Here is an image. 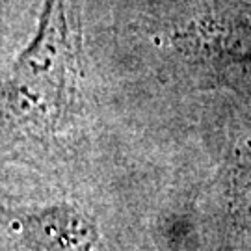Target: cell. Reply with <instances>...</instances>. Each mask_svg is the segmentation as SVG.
Masks as SVG:
<instances>
[{"label":"cell","instance_id":"6da1fadb","mask_svg":"<svg viewBox=\"0 0 251 251\" xmlns=\"http://www.w3.org/2000/svg\"><path fill=\"white\" fill-rule=\"evenodd\" d=\"M80 0H45L36 37L0 78L6 119L32 136H54L71 121L82 80Z\"/></svg>","mask_w":251,"mask_h":251},{"label":"cell","instance_id":"7a4b0ae2","mask_svg":"<svg viewBox=\"0 0 251 251\" xmlns=\"http://www.w3.org/2000/svg\"><path fill=\"white\" fill-rule=\"evenodd\" d=\"M171 43L212 71L251 82V0H208Z\"/></svg>","mask_w":251,"mask_h":251},{"label":"cell","instance_id":"3957f363","mask_svg":"<svg viewBox=\"0 0 251 251\" xmlns=\"http://www.w3.org/2000/svg\"><path fill=\"white\" fill-rule=\"evenodd\" d=\"M30 225L45 251H104L95 225L73 208H50Z\"/></svg>","mask_w":251,"mask_h":251}]
</instances>
